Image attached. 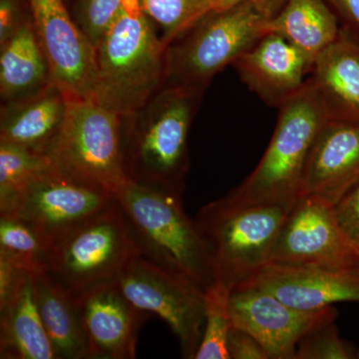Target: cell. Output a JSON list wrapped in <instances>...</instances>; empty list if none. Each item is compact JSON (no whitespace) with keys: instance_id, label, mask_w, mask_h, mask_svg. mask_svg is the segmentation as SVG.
I'll return each instance as SVG.
<instances>
[{"instance_id":"cell-1","label":"cell","mask_w":359,"mask_h":359,"mask_svg":"<svg viewBox=\"0 0 359 359\" xmlns=\"http://www.w3.org/2000/svg\"><path fill=\"white\" fill-rule=\"evenodd\" d=\"M203 94L163 86L123 118L127 179L182 199L189 171L188 137Z\"/></svg>"},{"instance_id":"cell-2","label":"cell","mask_w":359,"mask_h":359,"mask_svg":"<svg viewBox=\"0 0 359 359\" xmlns=\"http://www.w3.org/2000/svg\"><path fill=\"white\" fill-rule=\"evenodd\" d=\"M165 51L139 0H123L95 47L92 98L121 117L133 114L164 85Z\"/></svg>"},{"instance_id":"cell-3","label":"cell","mask_w":359,"mask_h":359,"mask_svg":"<svg viewBox=\"0 0 359 359\" xmlns=\"http://www.w3.org/2000/svg\"><path fill=\"white\" fill-rule=\"evenodd\" d=\"M285 1L247 0L207 14L167 47L163 86L204 93L217 73L268 33Z\"/></svg>"},{"instance_id":"cell-4","label":"cell","mask_w":359,"mask_h":359,"mask_svg":"<svg viewBox=\"0 0 359 359\" xmlns=\"http://www.w3.org/2000/svg\"><path fill=\"white\" fill-rule=\"evenodd\" d=\"M131 229L139 255L150 263L187 276L204 289L215 280L209 250L182 199L126 180L114 193Z\"/></svg>"},{"instance_id":"cell-5","label":"cell","mask_w":359,"mask_h":359,"mask_svg":"<svg viewBox=\"0 0 359 359\" xmlns=\"http://www.w3.org/2000/svg\"><path fill=\"white\" fill-rule=\"evenodd\" d=\"M328 115L311 78L280 107L275 132L256 169L228 195L236 204L294 202L311 146Z\"/></svg>"},{"instance_id":"cell-6","label":"cell","mask_w":359,"mask_h":359,"mask_svg":"<svg viewBox=\"0 0 359 359\" xmlns=\"http://www.w3.org/2000/svg\"><path fill=\"white\" fill-rule=\"evenodd\" d=\"M294 202L242 205L224 197L204 205L194 221L212 257L215 280L233 290L268 264Z\"/></svg>"},{"instance_id":"cell-7","label":"cell","mask_w":359,"mask_h":359,"mask_svg":"<svg viewBox=\"0 0 359 359\" xmlns=\"http://www.w3.org/2000/svg\"><path fill=\"white\" fill-rule=\"evenodd\" d=\"M139 255L126 217L112 203L51 245L44 271L73 297L115 282Z\"/></svg>"},{"instance_id":"cell-8","label":"cell","mask_w":359,"mask_h":359,"mask_svg":"<svg viewBox=\"0 0 359 359\" xmlns=\"http://www.w3.org/2000/svg\"><path fill=\"white\" fill-rule=\"evenodd\" d=\"M47 156L59 173L113 195L128 180L123 158V118L93 98L70 99Z\"/></svg>"},{"instance_id":"cell-9","label":"cell","mask_w":359,"mask_h":359,"mask_svg":"<svg viewBox=\"0 0 359 359\" xmlns=\"http://www.w3.org/2000/svg\"><path fill=\"white\" fill-rule=\"evenodd\" d=\"M116 285L137 309L159 316L176 335L182 355L195 359L203 337L205 289L187 276L137 257Z\"/></svg>"},{"instance_id":"cell-10","label":"cell","mask_w":359,"mask_h":359,"mask_svg":"<svg viewBox=\"0 0 359 359\" xmlns=\"http://www.w3.org/2000/svg\"><path fill=\"white\" fill-rule=\"evenodd\" d=\"M269 263L358 268L359 248L340 226L334 205L313 196L301 195L283 222Z\"/></svg>"},{"instance_id":"cell-11","label":"cell","mask_w":359,"mask_h":359,"mask_svg":"<svg viewBox=\"0 0 359 359\" xmlns=\"http://www.w3.org/2000/svg\"><path fill=\"white\" fill-rule=\"evenodd\" d=\"M230 313L231 327L252 335L273 359H295L302 339L337 318L332 306L304 311L264 290L244 287L231 290Z\"/></svg>"},{"instance_id":"cell-12","label":"cell","mask_w":359,"mask_h":359,"mask_svg":"<svg viewBox=\"0 0 359 359\" xmlns=\"http://www.w3.org/2000/svg\"><path fill=\"white\" fill-rule=\"evenodd\" d=\"M27 4L54 83L69 99L92 98L95 49L71 18L63 0H27Z\"/></svg>"},{"instance_id":"cell-13","label":"cell","mask_w":359,"mask_h":359,"mask_svg":"<svg viewBox=\"0 0 359 359\" xmlns=\"http://www.w3.org/2000/svg\"><path fill=\"white\" fill-rule=\"evenodd\" d=\"M114 201L112 193L85 185L53 168L26 187L11 212L29 222L51 247L66 231Z\"/></svg>"},{"instance_id":"cell-14","label":"cell","mask_w":359,"mask_h":359,"mask_svg":"<svg viewBox=\"0 0 359 359\" xmlns=\"http://www.w3.org/2000/svg\"><path fill=\"white\" fill-rule=\"evenodd\" d=\"M238 287L264 290L292 308L316 311L337 302H359V269L269 263Z\"/></svg>"},{"instance_id":"cell-15","label":"cell","mask_w":359,"mask_h":359,"mask_svg":"<svg viewBox=\"0 0 359 359\" xmlns=\"http://www.w3.org/2000/svg\"><path fill=\"white\" fill-rule=\"evenodd\" d=\"M359 181V120L327 119L316 135L302 195L335 205Z\"/></svg>"},{"instance_id":"cell-16","label":"cell","mask_w":359,"mask_h":359,"mask_svg":"<svg viewBox=\"0 0 359 359\" xmlns=\"http://www.w3.org/2000/svg\"><path fill=\"white\" fill-rule=\"evenodd\" d=\"M90 358L132 359L147 313L122 294L116 282L104 283L76 297Z\"/></svg>"},{"instance_id":"cell-17","label":"cell","mask_w":359,"mask_h":359,"mask_svg":"<svg viewBox=\"0 0 359 359\" xmlns=\"http://www.w3.org/2000/svg\"><path fill=\"white\" fill-rule=\"evenodd\" d=\"M250 91L278 107L301 91L311 73L309 59L287 39L266 33L231 65Z\"/></svg>"},{"instance_id":"cell-18","label":"cell","mask_w":359,"mask_h":359,"mask_svg":"<svg viewBox=\"0 0 359 359\" xmlns=\"http://www.w3.org/2000/svg\"><path fill=\"white\" fill-rule=\"evenodd\" d=\"M69 100L52 82L39 93L2 103L0 142L47 155L65 122Z\"/></svg>"},{"instance_id":"cell-19","label":"cell","mask_w":359,"mask_h":359,"mask_svg":"<svg viewBox=\"0 0 359 359\" xmlns=\"http://www.w3.org/2000/svg\"><path fill=\"white\" fill-rule=\"evenodd\" d=\"M311 74L328 119L359 120V46L342 30L314 60Z\"/></svg>"},{"instance_id":"cell-20","label":"cell","mask_w":359,"mask_h":359,"mask_svg":"<svg viewBox=\"0 0 359 359\" xmlns=\"http://www.w3.org/2000/svg\"><path fill=\"white\" fill-rule=\"evenodd\" d=\"M0 358L57 359L37 306L33 273L0 306Z\"/></svg>"},{"instance_id":"cell-21","label":"cell","mask_w":359,"mask_h":359,"mask_svg":"<svg viewBox=\"0 0 359 359\" xmlns=\"http://www.w3.org/2000/svg\"><path fill=\"white\" fill-rule=\"evenodd\" d=\"M0 93L2 103L39 93L52 80L48 60L40 44L32 14L0 45Z\"/></svg>"},{"instance_id":"cell-22","label":"cell","mask_w":359,"mask_h":359,"mask_svg":"<svg viewBox=\"0 0 359 359\" xmlns=\"http://www.w3.org/2000/svg\"><path fill=\"white\" fill-rule=\"evenodd\" d=\"M35 299L57 359L90 358L81 309L76 297L45 271L33 273Z\"/></svg>"},{"instance_id":"cell-23","label":"cell","mask_w":359,"mask_h":359,"mask_svg":"<svg viewBox=\"0 0 359 359\" xmlns=\"http://www.w3.org/2000/svg\"><path fill=\"white\" fill-rule=\"evenodd\" d=\"M340 32L337 14L325 0H287L266 26V32L287 39L311 66Z\"/></svg>"},{"instance_id":"cell-24","label":"cell","mask_w":359,"mask_h":359,"mask_svg":"<svg viewBox=\"0 0 359 359\" xmlns=\"http://www.w3.org/2000/svg\"><path fill=\"white\" fill-rule=\"evenodd\" d=\"M52 169L48 156L0 142V214L13 211L26 187Z\"/></svg>"},{"instance_id":"cell-25","label":"cell","mask_w":359,"mask_h":359,"mask_svg":"<svg viewBox=\"0 0 359 359\" xmlns=\"http://www.w3.org/2000/svg\"><path fill=\"white\" fill-rule=\"evenodd\" d=\"M50 245L29 222L8 212L0 214V257L29 271H43Z\"/></svg>"},{"instance_id":"cell-26","label":"cell","mask_w":359,"mask_h":359,"mask_svg":"<svg viewBox=\"0 0 359 359\" xmlns=\"http://www.w3.org/2000/svg\"><path fill=\"white\" fill-rule=\"evenodd\" d=\"M231 285L219 280L205 287L204 330L195 359H231L226 344L231 330Z\"/></svg>"},{"instance_id":"cell-27","label":"cell","mask_w":359,"mask_h":359,"mask_svg":"<svg viewBox=\"0 0 359 359\" xmlns=\"http://www.w3.org/2000/svg\"><path fill=\"white\" fill-rule=\"evenodd\" d=\"M139 2L165 48L214 11L212 0H139Z\"/></svg>"},{"instance_id":"cell-28","label":"cell","mask_w":359,"mask_h":359,"mask_svg":"<svg viewBox=\"0 0 359 359\" xmlns=\"http://www.w3.org/2000/svg\"><path fill=\"white\" fill-rule=\"evenodd\" d=\"M359 349L340 339L334 323L314 330L297 346L295 359H358Z\"/></svg>"},{"instance_id":"cell-29","label":"cell","mask_w":359,"mask_h":359,"mask_svg":"<svg viewBox=\"0 0 359 359\" xmlns=\"http://www.w3.org/2000/svg\"><path fill=\"white\" fill-rule=\"evenodd\" d=\"M123 0H77L76 22L94 49L121 8Z\"/></svg>"},{"instance_id":"cell-30","label":"cell","mask_w":359,"mask_h":359,"mask_svg":"<svg viewBox=\"0 0 359 359\" xmlns=\"http://www.w3.org/2000/svg\"><path fill=\"white\" fill-rule=\"evenodd\" d=\"M334 212L342 230L359 248V181L334 205Z\"/></svg>"},{"instance_id":"cell-31","label":"cell","mask_w":359,"mask_h":359,"mask_svg":"<svg viewBox=\"0 0 359 359\" xmlns=\"http://www.w3.org/2000/svg\"><path fill=\"white\" fill-rule=\"evenodd\" d=\"M226 346L231 359H269L264 346L252 335L238 328L231 327Z\"/></svg>"},{"instance_id":"cell-32","label":"cell","mask_w":359,"mask_h":359,"mask_svg":"<svg viewBox=\"0 0 359 359\" xmlns=\"http://www.w3.org/2000/svg\"><path fill=\"white\" fill-rule=\"evenodd\" d=\"M21 0H0V45L18 32L30 15L25 13Z\"/></svg>"},{"instance_id":"cell-33","label":"cell","mask_w":359,"mask_h":359,"mask_svg":"<svg viewBox=\"0 0 359 359\" xmlns=\"http://www.w3.org/2000/svg\"><path fill=\"white\" fill-rule=\"evenodd\" d=\"M28 273L29 271H25L8 259L0 257V306L11 299Z\"/></svg>"},{"instance_id":"cell-34","label":"cell","mask_w":359,"mask_h":359,"mask_svg":"<svg viewBox=\"0 0 359 359\" xmlns=\"http://www.w3.org/2000/svg\"><path fill=\"white\" fill-rule=\"evenodd\" d=\"M332 11L359 29V0H325Z\"/></svg>"},{"instance_id":"cell-35","label":"cell","mask_w":359,"mask_h":359,"mask_svg":"<svg viewBox=\"0 0 359 359\" xmlns=\"http://www.w3.org/2000/svg\"><path fill=\"white\" fill-rule=\"evenodd\" d=\"M247 1V0H215L214 11H221V9L228 8L231 6L240 4V2Z\"/></svg>"},{"instance_id":"cell-36","label":"cell","mask_w":359,"mask_h":359,"mask_svg":"<svg viewBox=\"0 0 359 359\" xmlns=\"http://www.w3.org/2000/svg\"><path fill=\"white\" fill-rule=\"evenodd\" d=\"M358 268L359 269V263H358Z\"/></svg>"},{"instance_id":"cell-37","label":"cell","mask_w":359,"mask_h":359,"mask_svg":"<svg viewBox=\"0 0 359 359\" xmlns=\"http://www.w3.org/2000/svg\"><path fill=\"white\" fill-rule=\"evenodd\" d=\"M214 1H215V0H212V2H214Z\"/></svg>"}]
</instances>
